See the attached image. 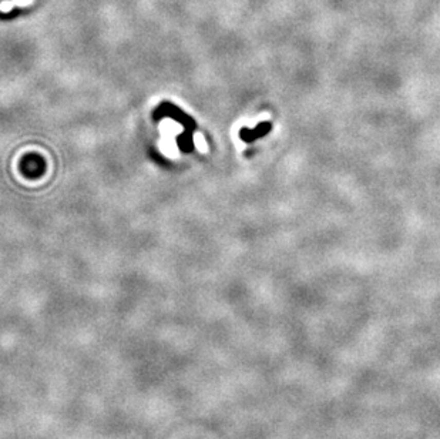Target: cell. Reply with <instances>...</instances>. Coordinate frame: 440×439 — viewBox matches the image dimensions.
<instances>
[{"label":"cell","instance_id":"1","mask_svg":"<svg viewBox=\"0 0 440 439\" xmlns=\"http://www.w3.org/2000/svg\"><path fill=\"white\" fill-rule=\"evenodd\" d=\"M194 143H196L197 149L200 150L201 153H207L208 146H207V143H205V138L202 137V134L196 133V134H194Z\"/></svg>","mask_w":440,"mask_h":439}]
</instances>
